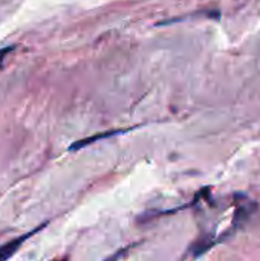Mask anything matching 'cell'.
<instances>
[{"mask_svg": "<svg viewBox=\"0 0 260 261\" xmlns=\"http://www.w3.org/2000/svg\"><path fill=\"white\" fill-rule=\"evenodd\" d=\"M12 49H14V47H5V49H2V50H0V66H2V63H3V58L6 57V54H9Z\"/></svg>", "mask_w": 260, "mask_h": 261, "instance_id": "obj_3", "label": "cell"}, {"mask_svg": "<svg viewBox=\"0 0 260 261\" xmlns=\"http://www.w3.org/2000/svg\"><path fill=\"white\" fill-rule=\"evenodd\" d=\"M123 132H124V130H110V132H104V133H98V135H93V136L80 139V141L74 142V144L69 147V151H77V150H80V148H83V147H86V145H90V144H93V142H97V141H101V139H104V138H110V136L120 135V133H123Z\"/></svg>", "mask_w": 260, "mask_h": 261, "instance_id": "obj_2", "label": "cell"}, {"mask_svg": "<svg viewBox=\"0 0 260 261\" xmlns=\"http://www.w3.org/2000/svg\"><path fill=\"white\" fill-rule=\"evenodd\" d=\"M46 226V223H41L37 229H34L32 232H28V234H25V236H21V237H18V239H15V240H11V242H8L6 245H3V246H0V260H6V258H9V257H12L15 252H17V249H20V246L31 237V236H34L35 232H38L41 228H44Z\"/></svg>", "mask_w": 260, "mask_h": 261, "instance_id": "obj_1", "label": "cell"}]
</instances>
